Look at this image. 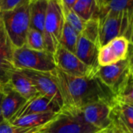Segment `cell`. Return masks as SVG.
Listing matches in <instances>:
<instances>
[{"mask_svg": "<svg viewBox=\"0 0 133 133\" xmlns=\"http://www.w3.org/2000/svg\"><path fill=\"white\" fill-rule=\"evenodd\" d=\"M53 73L64 108L80 111L94 103L114 102V94L97 75L87 78L73 77L57 68Z\"/></svg>", "mask_w": 133, "mask_h": 133, "instance_id": "1", "label": "cell"}, {"mask_svg": "<svg viewBox=\"0 0 133 133\" xmlns=\"http://www.w3.org/2000/svg\"><path fill=\"white\" fill-rule=\"evenodd\" d=\"M132 11L108 12L98 19L101 47L120 36H123L132 42Z\"/></svg>", "mask_w": 133, "mask_h": 133, "instance_id": "2", "label": "cell"}, {"mask_svg": "<svg viewBox=\"0 0 133 133\" xmlns=\"http://www.w3.org/2000/svg\"><path fill=\"white\" fill-rule=\"evenodd\" d=\"M30 0H26L16 8L0 13L4 28L14 48L25 45L27 31L30 28Z\"/></svg>", "mask_w": 133, "mask_h": 133, "instance_id": "3", "label": "cell"}, {"mask_svg": "<svg viewBox=\"0 0 133 133\" xmlns=\"http://www.w3.org/2000/svg\"><path fill=\"white\" fill-rule=\"evenodd\" d=\"M99 131L88 124L80 111L62 107L57 115L47 124L41 126L37 132L44 133H96Z\"/></svg>", "mask_w": 133, "mask_h": 133, "instance_id": "4", "label": "cell"}, {"mask_svg": "<svg viewBox=\"0 0 133 133\" xmlns=\"http://www.w3.org/2000/svg\"><path fill=\"white\" fill-rule=\"evenodd\" d=\"M13 64L16 70L51 72L56 69L54 55L46 50L37 51L26 48H14Z\"/></svg>", "mask_w": 133, "mask_h": 133, "instance_id": "5", "label": "cell"}, {"mask_svg": "<svg viewBox=\"0 0 133 133\" xmlns=\"http://www.w3.org/2000/svg\"><path fill=\"white\" fill-rule=\"evenodd\" d=\"M97 75L114 96H116L133 79L132 53L126 59L115 64L99 67Z\"/></svg>", "mask_w": 133, "mask_h": 133, "instance_id": "6", "label": "cell"}, {"mask_svg": "<svg viewBox=\"0 0 133 133\" xmlns=\"http://www.w3.org/2000/svg\"><path fill=\"white\" fill-rule=\"evenodd\" d=\"M65 24L60 0H49L43 31L45 50L55 54L59 45L62 28Z\"/></svg>", "mask_w": 133, "mask_h": 133, "instance_id": "7", "label": "cell"}, {"mask_svg": "<svg viewBox=\"0 0 133 133\" xmlns=\"http://www.w3.org/2000/svg\"><path fill=\"white\" fill-rule=\"evenodd\" d=\"M54 58L56 68L73 77L87 78L97 75V71L83 63L75 53L69 52L61 45L56 49Z\"/></svg>", "mask_w": 133, "mask_h": 133, "instance_id": "8", "label": "cell"}, {"mask_svg": "<svg viewBox=\"0 0 133 133\" xmlns=\"http://www.w3.org/2000/svg\"><path fill=\"white\" fill-rule=\"evenodd\" d=\"M19 71L30 80L39 95L56 102L61 109L62 108L63 103L54 76V71L51 72H40L30 70Z\"/></svg>", "mask_w": 133, "mask_h": 133, "instance_id": "9", "label": "cell"}, {"mask_svg": "<svg viewBox=\"0 0 133 133\" xmlns=\"http://www.w3.org/2000/svg\"><path fill=\"white\" fill-rule=\"evenodd\" d=\"M132 42L123 36L117 37L99 49L98 63L100 67L115 64L128 57L132 52Z\"/></svg>", "mask_w": 133, "mask_h": 133, "instance_id": "10", "label": "cell"}, {"mask_svg": "<svg viewBox=\"0 0 133 133\" xmlns=\"http://www.w3.org/2000/svg\"><path fill=\"white\" fill-rule=\"evenodd\" d=\"M109 121L111 128L122 133H133V106L114 99Z\"/></svg>", "mask_w": 133, "mask_h": 133, "instance_id": "11", "label": "cell"}, {"mask_svg": "<svg viewBox=\"0 0 133 133\" xmlns=\"http://www.w3.org/2000/svg\"><path fill=\"white\" fill-rule=\"evenodd\" d=\"M13 51L14 46L0 18V86L8 82L10 74L16 70L13 64Z\"/></svg>", "mask_w": 133, "mask_h": 133, "instance_id": "12", "label": "cell"}, {"mask_svg": "<svg viewBox=\"0 0 133 133\" xmlns=\"http://www.w3.org/2000/svg\"><path fill=\"white\" fill-rule=\"evenodd\" d=\"M113 103L97 102L89 104L80 110L84 120L99 130L110 127L109 114Z\"/></svg>", "mask_w": 133, "mask_h": 133, "instance_id": "13", "label": "cell"}, {"mask_svg": "<svg viewBox=\"0 0 133 133\" xmlns=\"http://www.w3.org/2000/svg\"><path fill=\"white\" fill-rule=\"evenodd\" d=\"M60 110L61 107L56 102L38 95L30 100H27L9 122L10 123L14 120L30 114H43L48 112H58Z\"/></svg>", "mask_w": 133, "mask_h": 133, "instance_id": "14", "label": "cell"}, {"mask_svg": "<svg viewBox=\"0 0 133 133\" xmlns=\"http://www.w3.org/2000/svg\"><path fill=\"white\" fill-rule=\"evenodd\" d=\"M0 89L2 94L1 101L2 114L4 121L9 122L26 100L17 93L8 83L1 85Z\"/></svg>", "mask_w": 133, "mask_h": 133, "instance_id": "15", "label": "cell"}, {"mask_svg": "<svg viewBox=\"0 0 133 133\" xmlns=\"http://www.w3.org/2000/svg\"><path fill=\"white\" fill-rule=\"evenodd\" d=\"M99 49L98 45L79 34L75 54L83 63L97 71L100 67L98 63Z\"/></svg>", "mask_w": 133, "mask_h": 133, "instance_id": "16", "label": "cell"}, {"mask_svg": "<svg viewBox=\"0 0 133 133\" xmlns=\"http://www.w3.org/2000/svg\"><path fill=\"white\" fill-rule=\"evenodd\" d=\"M7 83L26 100L39 95L30 80L19 70H15L10 74Z\"/></svg>", "mask_w": 133, "mask_h": 133, "instance_id": "17", "label": "cell"}, {"mask_svg": "<svg viewBox=\"0 0 133 133\" xmlns=\"http://www.w3.org/2000/svg\"><path fill=\"white\" fill-rule=\"evenodd\" d=\"M48 0H30V27L36 29L43 34Z\"/></svg>", "mask_w": 133, "mask_h": 133, "instance_id": "18", "label": "cell"}, {"mask_svg": "<svg viewBox=\"0 0 133 133\" xmlns=\"http://www.w3.org/2000/svg\"><path fill=\"white\" fill-rule=\"evenodd\" d=\"M58 112H48L43 114H30L14 120L13 122H10V124L24 128H40L41 126L51 121Z\"/></svg>", "mask_w": 133, "mask_h": 133, "instance_id": "19", "label": "cell"}, {"mask_svg": "<svg viewBox=\"0 0 133 133\" xmlns=\"http://www.w3.org/2000/svg\"><path fill=\"white\" fill-rule=\"evenodd\" d=\"M72 9L86 22L90 19H97L99 7L96 0H77Z\"/></svg>", "mask_w": 133, "mask_h": 133, "instance_id": "20", "label": "cell"}, {"mask_svg": "<svg viewBox=\"0 0 133 133\" xmlns=\"http://www.w3.org/2000/svg\"><path fill=\"white\" fill-rule=\"evenodd\" d=\"M79 36V34L72 27L65 22L60 38L59 45L62 46L69 52L75 53Z\"/></svg>", "mask_w": 133, "mask_h": 133, "instance_id": "21", "label": "cell"}, {"mask_svg": "<svg viewBox=\"0 0 133 133\" xmlns=\"http://www.w3.org/2000/svg\"><path fill=\"white\" fill-rule=\"evenodd\" d=\"M132 0H111L109 2L99 7L97 20L108 12H119L133 10Z\"/></svg>", "mask_w": 133, "mask_h": 133, "instance_id": "22", "label": "cell"}, {"mask_svg": "<svg viewBox=\"0 0 133 133\" xmlns=\"http://www.w3.org/2000/svg\"><path fill=\"white\" fill-rule=\"evenodd\" d=\"M24 45L26 48L33 50H37V51L45 50L43 34L36 29L30 27L26 34V42Z\"/></svg>", "mask_w": 133, "mask_h": 133, "instance_id": "23", "label": "cell"}, {"mask_svg": "<svg viewBox=\"0 0 133 133\" xmlns=\"http://www.w3.org/2000/svg\"><path fill=\"white\" fill-rule=\"evenodd\" d=\"M80 34L101 48L99 43V22L97 19H90L86 21Z\"/></svg>", "mask_w": 133, "mask_h": 133, "instance_id": "24", "label": "cell"}, {"mask_svg": "<svg viewBox=\"0 0 133 133\" xmlns=\"http://www.w3.org/2000/svg\"><path fill=\"white\" fill-rule=\"evenodd\" d=\"M65 22L72 27L79 34H80L83 30L85 21L83 20L72 9L62 8Z\"/></svg>", "mask_w": 133, "mask_h": 133, "instance_id": "25", "label": "cell"}, {"mask_svg": "<svg viewBox=\"0 0 133 133\" xmlns=\"http://www.w3.org/2000/svg\"><path fill=\"white\" fill-rule=\"evenodd\" d=\"M115 100L133 106V79L130 80L127 85L116 96H115Z\"/></svg>", "mask_w": 133, "mask_h": 133, "instance_id": "26", "label": "cell"}, {"mask_svg": "<svg viewBox=\"0 0 133 133\" xmlns=\"http://www.w3.org/2000/svg\"><path fill=\"white\" fill-rule=\"evenodd\" d=\"M39 128H24L16 126L8 122L0 124V133H37Z\"/></svg>", "mask_w": 133, "mask_h": 133, "instance_id": "27", "label": "cell"}, {"mask_svg": "<svg viewBox=\"0 0 133 133\" xmlns=\"http://www.w3.org/2000/svg\"><path fill=\"white\" fill-rule=\"evenodd\" d=\"M26 0H0V13L11 10Z\"/></svg>", "mask_w": 133, "mask_h": 133, "instance_id": "28", "label": "cell"}, {"mask_svg": "<svg viewBox=\"0 0 133 133\" xmlns=\"http://www.w3.org/2000/svg\"><path fill=\"white\" fill-rule=\"evenodd\" d=\"M77 0H60L61 5L65 9H72Z\"/></svg>", "mask_w": 133, "mask_h": 133, "instance_id": "29", "label": "cell"}, {"mask_svg": "<svg viewBox=\"0 0 133 133\" xmlns=\"http://www.w3.org/2000/svg\"><path fill=\"white\" fill-rule=\"evenodd\" d=\"M98 5V7H101L102 5H104L105 4H107L108 2H109L111 0H96Z\"/></svg>", "mask_w": 133, "mask_h": 133, "instance_id": "30", "label": "cell"}, {"mask_svg": "<svg viewBox=\"0 0 133 133\" xmlns=\"http://www.w3.org/2000/svg\"><path fill=\"white\" fill-rule=\"evenodd\" d=\"M2 92H1V89H0V124L4 121V118H3V116H2V109H1V101H2Z\"/></svg>", "mask_w": 133, "mask_h": 133, "instance_id": "31", "label": "cell"}, {"mask_svg": "<svg viewBox=\"0 0 133 133\" xmlns=\"http://www.w3.org/2000/svg\"><path fill=\"white\" fill-rule=\"evenodd\" d=\"M104 133H122V132H118V131H117V130H115V129H112V128L109 127L108 129H105V130H104Z\"/></svg>", "mask_w": 133, "mask_h": 133, "instance_id": "32", "label": "cell"}, {"mask_svg": "<svg viewBox=\"0 0 133 133\" xmlns=\"http://www.w3.org/2000/svg\"><path fill=\"white\" fill-rule=\"evenodd\" d=\"M104 130H102V131H99V132H97L96 133H104Z\"/></svg>", "mask_w": 133, "mask_h": 133, "instance_id": "33", "label": "cell"}, {"mask_svg": "<svg viewBox=\"0 0 133 133\" xmlns=\"http://www.w3.org/2000/svg\"><path fill=\"white\" fill-rule=\"evenodd\" d=\"M37 133H44V132H37Z\"/></svg>", "mask_w": 133, "mask_h": 133, "instance_id": "34", "label": "cell"}, {"mask_svg": "<svg viewBox=\"0 0 133 133\" xmlns=\"http://www.w3.org/2000/svg\"><path fill=\"white\" fill-rule=\"evenodd\" d=\"M48 1H49V0H48Z\"/></svg>", "mask_w": 133, "mask_h": 133, "instance_id": "35", "label": "cell"}]
</instances>
